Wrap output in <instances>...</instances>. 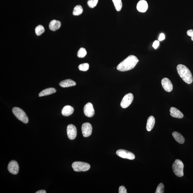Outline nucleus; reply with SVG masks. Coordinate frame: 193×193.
<instances>
[{
    "label": "nucleus",
    "instance_id": "nucleus-1",
    "mask_svg": "<svg viewBox=\"0 0 193 193\" xmlns=\"http://www.w3.org/2000/svg\"><path fill=\"white\" fill-rule=\"evenodd\" d=\"M139 60L134 55H130L118 65L117 69L119 71L125 72L134 68Z\"/></svg>",
    "mask_w": 193,
    "mask_h": 193
},
{
    "label": "nucleus",
    "instance_id": "nucleus-2",
    "mask_svg": "<svg viewBox=\"0 0 193 193\" xmlns=\"http://www.w3.org/2000/svg\"><path fill=\"white\" fill-rule=\"evenodd\" d=\"M177 70L180 77L186 83L190 84L193 82V77L190 70L185 65H178Z\"/></svg>",
    "mask_w": 193,
    "mask_h": 193
},
{
    "label": "nucleus",
    "instance_id": "nucleus-3",
    "mask_svg": "<svg viewBox=\"0 0 193 193\" xmlns=\"http://www.w3.org/2000/svg\"><path fill=\"white\" fill-rule=\"evenodd\" d=\"M184 165L181 161L176 160L173 165L174 173L179 177L183 176Z\"/></svg>",
    "mask_w": 193,
    "mask_h": 193
},
{
    "label": "nucleus",
    "instance_id": "nucleus-4",
    "mask_svg": "<svg viewBox=\"0 0 193 193\" xmlns=\"http://www.w3.org/2000/svg\"><path fill=\"white\" fill-rule=\"evenodd\" d=\"M13 113L15 116L19 120L21 121L24 124H27L28 122V118L26 114L23 110L20 108L14 107L12 109Z\"/></svg>",
    "mask_w": 193,
    "mask_h": 193
},
{
    "label": "nucleus",
    "instance_id": "nucleus-5",
    "mask_svg": "<svg viewBox=\"0 0 193 193\" xmlns=\"http://www.w3.org/2000/svg\"><path fill=\"white\" fill-rule=\"evenodd\" d=\"M73 170L76 172L86 171L90 168V164L86 162H75L72 164Z\"/></svg>",
    "mask_w": 193,
    "mask_h": 193
},
{
    "label": "nucleus",
    "instance_id": "nucleus-6",
    "mask_svg": "<svg viewBox=\"0 0 193 193\" xmlns=\"http://www.w3.org/2000/svg\"><path fill=\"white\" fill-rule=\"evenodd\" d=\"M133 95L131 93H129L125 95L121 103V106L123 109L128 107L132 103L133 100Z\"/></svg>",
    "mask_w": 193,
    "mask_h": 193
},
{
    "label": "nucleus",
    "instance_id": "nucleus-7",
    "mask_svg": "<svg viewBox=\"0 0 193 193\" xmlns=\"http://www.w3.org/2000/svg\"><path fill=\"white\" fill-rule=\"evenodd\" d=\"M116 154L121 158L133 160L135 159V154L132 153L124 150H118L116 152Z\"/></svg>",
    "mask_w": 193,
    "mask_h": 193
},
{
    "label": "nucleus",
    "instance_id": "nucleus-8",
    "mask_svg": "<svg viewBox=\"0 0 193 193\" xmlns=\"http://www.w3.org/2000/svg\"><path fill=\"white\" fill-rule=\"evenodd\" d=\"M82 134L85 137L90 136L92 133V127L90 123H85L82 126Z\"/></svg>",
    "mask_w": 193,
    "mask_h": 193
},
{
    "label": "nucleus",
    "instance_id": "nucleus-9",
    "mask_svg": "<svg viewBox=\"0 0 193 193\" xmlns=\"http://www.w3.org/2000/svg\"><path fill=\"white\" fill-rule=\"evenodd\" d=\"M67 134L69 138L71 140L75 139L77 135V128L74 125L69 124L67 127Z\"/></svg>",
    "mask_w": 193,
    "mask_h": 193
},
{
    "label": "nucleus",
    "instance_id": "nucleus-10",
    "mask_svg": "<svg viewBox=\"0 0 193 193\" xmlns=\"http://www.w3.org/2000/svg\"><path fill=\"white\" fill-rule=\"evenodd\" d=\"M8 170L13 175L17 174L19 171V166L18 163L15 161H11L8 165Z\"/></svg>",
    "mask_w": 193,
    "mask_h": 193
},
{
    "label": "nucleus",
    "instance_id": "nucleus-11",
    "mask_svg": "<svg viewBox=\"0 0 193 193\" xmlns=\"http://www.w3.org/2000/svg\"><path fill=\"white\" fill-rule=\"evenodd\" d=\"M84 113L86 116L92 117L94 116L95 112L93 105L91 103H88L85 105L84 108Z\"/></svg>",
    "mask_w": 193,
    "mask_h": 193
},
{
    "label": "nucleus",
    "instance_id": "nucleus-12",
    "mask_svg": "<svg viewBox=\"0 0 193 193\" xmlns=\"http://www.w3.org/2000/svg\"><path fill=\"white\" fill-rule=\"evenodd\" d=\"M161 84L163 88L167 92H171L173 90V86L171 80L169 78H165L161 81Z\"/></svg>",
    "mask_w": 193,
    "mask_h": 193
},
{
    "label": "nucleus",
    "instance_id": "nucleus-13",
    "mask_svg": "<svg viewBox=\"0 0 193 193\" xmlns=\"http://www.w3.org/2000/svg\"><path fill=\"white\" fill-rule=\"evenodd\" d=\"M148 8V3L145 0H141L139 1L137 6V10L140 12H145L147 11Z\"/></svg>",
    "mask_w": 193,
    "mask_h": 193
},
{
    "label": "nucleus",
    "instance_id": "nucleus-14",
    "mask_svg": "<svg viewBox=\"0 0 193 193\" xmlns=\"http://www.w3.org/2000/svg\"><path fill=\"white\" fill-rule=\"evenodd\" d=\"M170 115L173 117L177 118H182L184 117L183 113L179 109L175 107H172L170 108Z\"/></svg>",
    "mask_w": 193,
    "mask_h": 193
},
{
    "label": "nucleus",
    "instance_id": "nucleus-15",
    "mask_svg": "<svg viewBox=\"0 0 193 193\" xmlns=\"http://www.w3.org/2000/svg\"><path fill=\"white\" fill-rule=\"evenodd\" d=\"M74 109L72 107L70 106H65L61 111V114L65 116H69L73 113Z\"/></svg>",
    "mask_w": 193,
    "mask_h": 193
},
{
    "label": "nucleus",
    "instance_id": "nucleus-16",
    "mask_svg": "<svg viewBox=\"0 0 193 193\" xmlns=\"http://www.w3.org/2000/svg\"><path fill=\"white\" fill-rule=\"evenodd\" d=\"M76 84V82L71 79L64 80L59 83L60 86L63 88L75 86Z\"/></svg>",
    "mask_w": 193,
    "mask_h": 193
},
{
    "label": "nucleus",
    "instance_id": "nucleus-17",
    "mask_svg": "<svg viewBox=\"0 0 193 193\" xmlns=\"http://www.w3.org/2000/svg\"><path fill=\"white\" fill-rule=\"evenodd\" d=\"M61 25L60 21L56 20H52L50 23L49 28L52 31H56L60 28Z\"/></svg>",
    "mask_w": 193,
    "mask_h": 193
},
{
    "label": "nucleus",
    "instance_id": "nucleus-18",
    "mask_svg": "<svg viewBox=\"0 0 193 193\" xmlns=\"http://www.w3.org/2000/svg\"><path fill=\"white\" fill-rule=\"evenodd\" d=\"M155 122V120L154 117L150 116L148 118L147 125H146V129L148 131H151L153 128Z\"/></svg>",
    "mask_w": 193,
    "mask_h": 193
},
{
    "label": "nucleus",
    "instance_id": "nucleus-19",
    "mask_svg": "<svg viewBox=\"0 0 193 193\" xmlns=\"http://www.w3.org/2000/svg\"><path fill=\"white\" fill-rule=\"evenodd\" d=\"M56 92V90L54 88H48L42 91L41 92L39 93V96L40 97L46 96V95L53 94V93H54Z\"/></svg>",
    "mask_w": 193,
    "mask_h": 193
},
{
    "label": "nucleus",
    "instance_id": "nucleus-20",
    "mask_svg": "<svg viewBox=\"0 0 193 193\" xmlns=\"http://www.w3.org/2000/svg\"><path fill=\"white\" fill-rule=\"evenodd\" d=\"M173 135L176 141L180 144H183L184 143V137L180 133L174 132L173 133Z\"/></svg>",
    "mask_w": 193,
    "mask_h": 193
},
{
    "label": "nucleus",
    "instance_id": "nucleus-21",
    "mask_svg": "<svg viewBox=\"0 0 193 193\" xmlns=\"http://www.w3.org/2000/svg\"><path fill=\"white\" fill-rule=\"evenodd\" d=\"M83 12V9L80 5L76 6L74 8L73 14L74 16H79Z\"/></svg>",
    "mask_w": 193,
    "mask_h": 193
},
{
    "label": "nucleus",
    "instance_id": "nucleus-22",
    "mask_svg": "<svg viewBox=\"0 0 193 193\" xmlns=\"http://www.w3.org/2000/svg\"><path fill=\"white\" fill-rule=\"evenodd\" d=\"M114 3L116 9L119 12L121 10L122 7V3L121 0H112Z\"/></svg>",
    "mask_w": 193,
    "mask_h": 193
},
{
    "label": "nucleus",
    "instance_id": "nucleus-23",
    "mask_svg": "<svg viewBox=\"0 0 193 193\" xmlns=\"http://www.w3.org/2000/svg\"><path fill=\"white\" fill-rule=\"evenodd\" d=\"M44 31H45V29L42 25H38L35 29L36 34L38 36L41 35L44 32Z\"/></svg>",
    "mask_w": 193,
    "mask_h": 193
},
{
    "label": "nucleus",
    "instance_id": "nucleus-24",
    "mask_svg": "<svg viewBox=\"0 0 193 193\" xmlns=\"http://www.w3.org/2000/svg\"><path fill=\"white\" fill-rule=\"evenodd\" d=\"M87 54V52L85 49L81 48L78 50L77 56L80 58H83L86 56Z\"/></svg>",
    "mask_w": 193,
    "mask_h": 193
},
{
    "label": "nucleus",
    "instance_id": "nucleus-25",
    "mask_svg": "<svg viewBox=\"0 0 193 193\" xmlns=\"http://www.w3.org/2000/svg\"><path fill=\"white\" fill-rule=\"evenodd\" d=\"M89 68V65L87 63L82 64L79 65L78 67L80 70L82 71H88Z\"/></svg>",
    "mask_w": 193,
    "mask_h": 193
},
{
    "label": "nucleus",
    "instance_id": "nucleus-26",
    "mask_svg": "<svg viewBox=\"0 0 193 193\" xmlns=\"http://www.w3.org/2000/svg\"><path fill=\"white\" fill-rule=\"evenodd\" d=\"M98 0H89L87 2L89 7L92 8H95L98 3Z\"/></svg>",
    "mask_w": 193,
    "mask_h": 193
},
{
    "label": "nucleus",
    "instance_id": "nucleus-27",
    "mask_svg": "<svg viewBox=\"0 0 193 193\" xmlns=\"http://www.w3.org/2000/svg\"><path fill=\"white\" fill-rule=\"evenodd\" d=\"M164 184L162 183L159 184L155 193H164Z\"/></svg>",
    "mask_w": 193,
    "mask_h": 193
},
{
    "label": "nucleus",
    "instance_id": "nucleus-28",
    "mask_svg": "<svg viewBox=\"0 0 193 193\" xmlns=\"http://www.w3.org/2000/svg\"><path fill=\"white\" fill-rule=\"evenodd\" d=\"M119 193H127V190L124 186H121L119 188Z\"/></svg>",
    "mask_w": 193,
    "mask_h": 193
},
{
    "label": "nucleus",
    "instance_id": "nucleus-29",
    "mask_svg": "<svg viewBox=\"0 0 193 193\" xmlns=\"http://www.w3.org/2000/svg\"><path fill=\"white\" fill-rule=\"evenodd\" d=\"M187 35L191 37V39L192 41H193V30L190 29L187 32Z\"/></svg>",
    "mask_w": 193,
    "mask_h": 193
},
{
    "label": "nucleus",
    "instance_id": "nucleus-30",
    "mask_svg": "<svg viewBox=\"0 0 193 193\" xmlns=\"http://www.w3.org/2000/svg\"><path fill=\"white\" fill-rule=\"evenodd\" d=\"M159 45H160V42L158 41H155L154 42L152 46L155 49H156L158 47Z\"/></svg>",
    "mask_w": 193,
    "mask_h": 193
},
{
    "label": "nucleus",
    "instance_id": "nucleus-31",
    "mask_svg": "<svg viewBox=\"0 0 193 193\" xmlns=\"http://www.w3.org/2000/svg\"><path fill=\"white\" fill-rule=\"evenodd\" d=\"M165 35L163 33H161L159 37V41H163V40L165 39Z\"/></svg>",
    "mask_w": 193,
    "mask_h": 193
},
{
    "label": "nucleus",
    "instance_id": "nucleus-32",
    "mask_svg": "<svg viewBox=\"0 0 193 193\" xmlns=\"http://www.w3.org/2000/svg\"><path fill=\"white\" fill-rule=\"evenodd\" d=\"M46 191L44 190H41L38 191L36 193H46Z\"/></svg>",
    "mask_w": 193,
    "mask_h": 193
}]
</instances>
